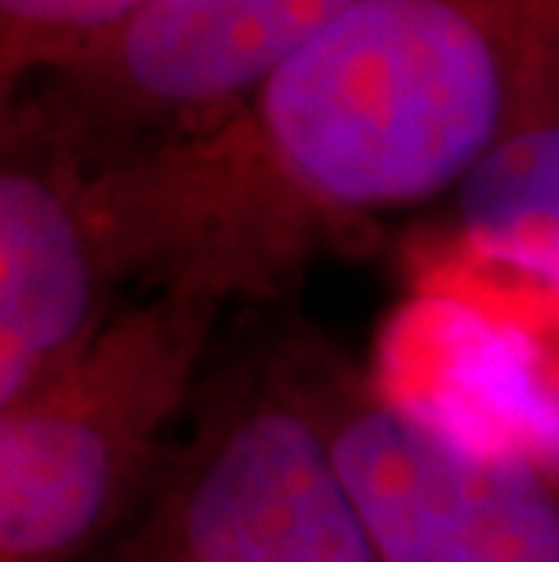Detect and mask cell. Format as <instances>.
Instances as JSON below:
<instances>
[{"instance_id":"8992f818","label":"cell","mask_w":559,"mask_h":562,"mask_svg":"<svg viewBox=\"0 0 559 562\" xmlns=\"http://www.w3.org/2000/svg\"><path fill=\"white\" fill-rule=\"evenodd\" d=\"M135 291L91 153L30 91L0 116V406L69 367Z\"/></svg>"},{"instance_id":"3957f363","label":"cell","mask_w":559,"mask_h":562,"mask_svg":"<svg viewBox=\"0 0 559 562\" xmlns=\"http://www.w3.org/2000/svg\"><path fill=\"white\" fill-rule=\"evenodd\" d=\"M94 562H382L277 338L211 363L157 486Z\"/></svg>"},{"instance_id":"6da1fadb","label":"cell","mask_w":559,"mask_h":562,"mask_svg":"<svg viewBox=\"0 0 559 562\" xmlns=\"http://www.w3.org/2000/svg\"><path fill=\"white\" fill-rule=\"evenodd\" d=\"M559 91V0H360L222 131L105 164L142 286L272 302L345 233L455 196Z\"/></svg>"},{"instance_id":"5b68a950","label":"cell","mask_w":559,"mask_h":562,"mask_svg":"<svg viewBox=\"0 0 559 562\" xmlns=\"http://www.w3.org/2000/svg\"><path fill=\"white\" fill-rule=\"evenodd\" d=\"M360 0H142L30 91L94 160L222 131ZM19 94V91H15Z\"/></svg>"},{"instance_id":"52a82bcc","label":"cell","mask_w":559,"mask_h":562,"mask_svg":"<svg viewBox=\"0 0 559 562\" xmlns=\"http://www.w3.org/2000/svg\"><path fill=\"white\" fill-rule=\"evenodd\" d=\"M455 255L559 291V91L450 196Z\"/></svg>"},{"instance_id":"7a4b0ae2","label":"cell","mask_w":559,"mask_h":562,"mask_svg":"<svg viewBox=\"0 0 559 562\" xmlns=\"http://www.w3.org/2000/svg\"><path fill=\"white\" fill-rule=\"evenodd\" d=\"M233 302L142 291L74 363L0 406V562H94L131 522L211 370Z\"/></svg>"},{"instance_id":"277c9868","label":"cell","mask_w":559,"mask_h":562,"mask_svg":"<svg viewBox=\"0 0 559 562\" xmlns=\"http://www.w3.org/2000/svg\"><path fill=\"white\" fill-rule=\"evenodd\" d=\"M382 562H559V453L472 436L320 334L277 338Z\"/></svg>"}]
</instances>
